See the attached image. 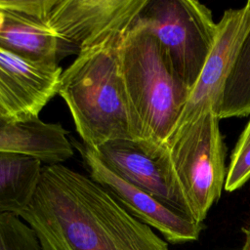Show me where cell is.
Returning a JSON list of instances; mask_svg holds the SVG:
<instances>
[{
  "mask_svg": "<svg viewBox=\"0 0 250 250\" xmlns=\"http://www.w3.org/2000/svg\"><path fill=\"white\" fill-rule=\"evenodd\" d=\"M19 216L41 250H169L168 242L126 211L89 176L62 163L43 164Z\"/></svg>",
  "mask_w": 250,
  "mask_h": 250,
  "instance_id": "cell-1",
  "label": "cell"
},
{
  "mask_svg": "<svg viewBox=\"0 0 250 250\" xmlns=\"http://www.w3.org/2000/svg\"><path fill=\"white\" fill-rule=\"evenodd\" d=\"M131 26L98 38L61 75L58 95L68 107L81 143L93 150L113 140H139L120 62L122 43Z\"/></svg>",
  "mask_w": 250,
  "mask_h": 250,
  "instance_id": "cell-2",
  "label": "cell"
},
{
  "mask_svg": "<svg viewBox=\"0 0 250 250\" xmlns=\"http://www.w3.org/2000/svg\"><path fill=\"white\" fill-rule=\"evenodd\" d=\"M120 62L137 126V144L155 159L176 125L190 89L175 74L160 43L138 18L124 37Z\"/></svg>",
  "mask_w": 250,
  "mask_h": 250,
  "instance_id": "cell-3",
  "label": "cell"
},
{
  "mask_svg": "<svg viewBox=\"0 0 250 250\" xmlns=\"http://www.w3.org/2000/svg\"><path fill=\"white\" fill-rule=\"evenodd\" d=\"M180 210L203 224L224 189L226 146L214 111L190 124L164 144L155 158Z\"/></svg>",
  "mask_w": 250,
  "mask_h": 250,
  "instance_id": "cell-4",
  "label": "cell"
},
{
  "mask_svg": "<svg viewBox=\"0 0 250 250\" xmlns=\"http://www.w3.org/2000/svg\"><path fill=\"white\" fill-rule=\"evenodd\" d=\"M138 20L155 36L175 74L191 90L215 41L212 11L196 0H147Z\"/></svg>",
  "mask_w": 250,
  "mask_h": 250,
  "instance_id": "cell-5",
  "label": "cell"
},
{
  "mask_svg": "<svg viewBox=\"0 0 250 250\" xmlns=\"http://www.w3.org/2000/svg\"><path fill=\"white\" fill-rule=\"evenodd\" d=\"M249 30L250 0L239 8H230L223 13L217 22L211 51L169 138L209 111L219 113L227 78Z\"/></svg>",
  "mask_w": 250,
  "mask_h": 250,
  "instance_id": "cell-6",
  "label": "cell"
},
{
  "mask_svg": "<svg viewBox=\"0 0 250 250\" xmlns=\"http://www.w3.org/2000/svg\"><path fill=\"white\" fill-rule=\"evenodd\" d=\"M147 0H54L49 25L58 40L59 62L77 55L112 29L131 26Z\"/></svg>",
  "mask_w": 250,
  "mask_h": 250,
  "instance_id": "cell-7",
  "label": "cell"
},
{
  "mask_svg": "<svg viewBox=\"0 0 250 250\" xmlns=\"http://www.w3.org/2000/svg\"><path fill=\"white\" fill-rule=\"evenodd\" d=\"M71 144L80 154L89 177L108 191L133 217L158 230L167 242L179 244L199 238L204 224L190 220L182 212L121 179L81 142L71 140Z\"/></svg>",
  "mask_w": 250,
  "mask_h": 250,
  "instance_id": "cell-8",
  "label": "cell"
},
{
  "mask_svg": "<svg viewBox=\"0 0 250 250\" xmlns=\"http://www.w3.org/2000/svg\"><path fill=\"white\" fill-rule=\"evenodd\" d=\"M62 69L34 62L0 47V112L10 123L39 119L58 95Z\"/></svg>",
  "mask_w": 250,
  "mask_h": 250,
  "instance_id": "cell-9",
  "label": "cell"
},
{
  "mask_svg": "<svg viewBox=\"0 0 250 250\" xmlns=\"http://www.w3.org/2000/svg\"><path fill=\"white\" fill-rule=\"evenodd\" d=\"M54 0H0V47L25 59L59 64L49 25Z\"/></svg>",
  "mask_w": 250,
  "mask_h": 250,
  "instance_id": "cell-10",
  "label": "cell"
},
{
  "mask_svg": "<svg viewBox=\"0 0 250 250\" xmlns=\"http://www.w3.org/2000/svg\"><path fill=\"white\" fill-rule=\"evenodd\" d=\"M94 151L118 177L182 212L167 186L157 160L148 156L136 142L113 140L104 143Z\"/></svg>",
  "mask_w": 250,
  "mask_h": 250,
  "instance_id": "cell-11",
  "label": "cell"
},
{
  "mask_svg": "<svg viewBox=\"0 0 250 250\" xmlns=\"http://www.w3.org/2000/svg\"><path fill=\"white\" fill-rule=\"evenodd\" d=\"M43 163L32 156L0 151V214L19 213L30 201Z\"/></svg>",
  "mask_w": 250,
  "mask_h": 250,
  "instance_id": "cell-12",
  "label": "cell"
},
{
  "mask_svg": "<svg viewBox=\"0 0 250 250\" xmlns=\"http://www.w3.org/2000/svg\"><path fill=\"white\" fill-rule=\"evenodd\" d=\"M250 115V30L227 78L218 116L220 119Z\"/></svg>",
  "mask_w": 250,
  "mask_h": 250,
  "instance_id": "cell-13",
  "label": "cell"
},
{
  "mask_svg": "<svg viewBox=\"0 0 250 250\" xmlns=\"http://www.w3.org/2000/svg\"><path fill=\"white\" fill-rule=\"evenodd\" d=\"M0 250H41L32 229L17 214H0Z\"/></svg>",
  "mask_w": 250,
  "mask_h": 250,
  "instance_id": "cell-14",
  "label": "cell"
},
{
  "mask_svg": "<svg viewBox=\"0 0 250 250\" xmlns=\"http://www.w3.org/2000/svg\"><path fill=\"white\" fill-rule=\"evenodd\" d=\"M250 180V118L239 135L229 155L224 189L229 192L241 188Z\"/></svg>",
  "mask_w": 250,
  "mask_h": 250,
  "instance_id": "cell-15",
  "label": "cell"
},
{
  "mask_svg": "<svg viewBox=\"0 0 250 250\" xmlns=\"http://www.w3.org/2000/svg\"><path fill=\"white\" fill-rule=\"evenodd\" d=\"M244 234V241L241 250H250V223L242 229Z\"/></svg>",
  "mask_w": 250,
  "mask_h": 250,
  "instance_id": "cell-16",
  "label": "cell"
},
{
  "mask_svg": "<svg viewBox=\"0 0 250 250\" xmlns=\"http://www.w3.org/2000/svg\"><path fill=\"white\" fill-rule=\"evenodd\" d=\"M9 124V122L7 121V119L3 116V114L0 112V127H3L5 125Z\"/></svg>",
  "mask_w": 250,
  "mask_h": 250,
  "instance_id": "cell-17",
  "label": "cell"
}]
</instances>
